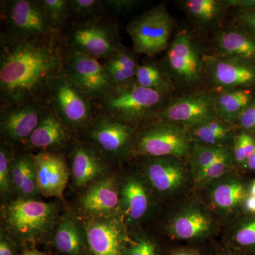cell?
<instances>
[{
    "mask_svg": "<svg viewBox=\"0 0 255 255\" xmlns=\"http://www.w3.org/2000/svg\"><path fill=\"white\" fill-rule=\"evenodd\" d=\"M65 55L58 34L25 39L1 36V107L47 102L50 87L64 73Z\"/></svg>",
    "mask_w": 255,
    "mask_h": 255,
    "instance_id": "obj_1",
    "label": "cell"
},
{
    "mask_svg": "<svg viewBox=\"0 0 255 255\" xmlns=\"http://www.w3.org/2000/svg\"><path fill=\"white\" fill-rule=\"evenodd\" d=\"M222 225L199 196L190 194L171 202L163 231L172 241L201 244L214 238Z\"/></svg>",
    "mask_w": 255,
    "mask_h": 255,
    "instance_id": "obj_2",
    "label": "cell"
},
{
    "mask_svg": "<svg viewBox=\"0 0 255 255\" xmlns=\"http://www.w3.org/2000/svg\"><path fill=\"white\" fill-rule=\"evenodd\" d=\"M167 95L145 88L136 82L113 86L95 104L100 114L109 116L133 127L143 121L157 118L165 107Z\"/></svg>",
    "mask_w": 255,
    "mask_h": 255,
    "instance_id": "obj_3",
    "label": "cell"
},
{
    "mask_svg": "<svg viewBox=\"0 0 255 255\" xmlns=\"http://www.w3.org/2000/svg\"><path fill=\"white\" fill-rule=\"evenodd\" d=\"M1 219L7 233L21 244L43 241L58 223V206L38 199L18 197L1 207Z\"/></svg>",
    "mask_w": 255,
    "mask_h": 255,
    "instance_id": "obj_4",
    "label": "cell"
},
{
    "mask_svg": "<svg viewBox=\"0 0 255 255\" xmlns=\"http://www.w3.org/2000/svg\"><path fill=\"white\" fill-rule=\"evenodd\" d=\"M141 173L156 198L173 202L191 194L194 182L187 159L143 157Z\"/></svg>",
    "mask_w": 255,
    "mask_h": 255,
    "instance_id": "obj_5",
    "label": "cell"
},
{
    "mask_svg": "<svg viewBox=\"0 0 255 255\" xmlns=\"http://www.w3.org/2000/svg\"><path fill=\"white\" fill-rule=\"evenodd\" d=\"M162 66L174 85L184 88L198 86L207 73L206 58L187 30L175 35Z\"/></svg>",
    "mask_w": 255,
    "mask_h": 255,
    "instance_id": "obj_6",
    "label": "cell"
},
{
    "mask_svg": "<svg viewBox=\"0 0 255 255\" xmlns=\"http://www.w3.org/2000/svg\"><path fill=\"white\" fill-rule=\"evenodd\" d=\"M192 143V138L186 128L157 120L137 132L134 152L142 157L187 159Z\"/></svg>",
    "mask_w": 255,
    "mask_h": 255,
    "instance_id": "obj_7",
    "label": "cell"
},
{
    "mask_svg": "<svg viewBox=\"0 0 255 255\" xmlns=\"http://www.w3.org/2000/svg\"><path fill=\"white\" fill-rule=\"evenodd\" d=\"M70 51L107 60L123 48L117 26L110 20L97 16L75 25L68 37Z\"/></svg>",
    "mask_w": 255,
    "mask_h": 255,
    "instance_id": "obj_8",
    "label": "cell"
},
{
    "mask_svg": "<svg viewBox=\"0 0 255 255\" xmlns=\"http://www.w3.org/2000/svg\"><path fill=\"white\" fill-rule=\"evenodd\" d=\"M47 102L70 130L86 128L95 117L93 102L63 73L50 87Z\"/></svg>",
    "mask_w": 255,
    "mask_h": 255,
    "instance_id": "obj_9",
    "label": "cell"
},
{
    "mask_svg": "<svg viewBox=\"0 0 255 255\" xmlns=\"http://www.w3.org/2000/svg\"><path fill=\"white\" fill-rule=\"evenodd\" d=\"M1 21L5 30L1 36L11 39L58 34L47 18L40 1L11 0L1 1Z\"/></svg>",
    "mask_w": 255,
    "mask_h": 255,
    "instance_id": "obj_10",
    "label": "cell"
},
{
    "mask_svg": "<svg viewBox=\"0 0 255 255\" xmlns=\"http://www.w3.org/2000/svg\"><path fill=\"white\" fill-rule=\"evenodd\" d=\"M85 129L90 145L100 155L121 160L134 152L137 133L132 126L99 114Z\"/></svg>",
    "mask_w": 255,
    "mask_h": 255,
    "instance_id": "obj_11",
    "label": "cell"
},
{
    "mask_svg": "<svg viewBox=\"0 0 255 255\" xmlns=\"http://www.w3.org/2000/svg\"><path fill=\"white\" fill-rule=\"evenodd\" d=\"M173 21L163 4L158 5L132 20L127 26L137 54L153 56L168 46Z\"/></svg>",
    "mask_w": 255,
    "mask_h": 255,
    "instance_id": "obj_12",
    "label": "cell"
},
{
    "mask_svg": "<svg viewBox=\"0 0 255 255\" xmlns=\"http://www.w3.org/2000/svg\"><path fill=\"white\" fill-rule=\"evenodd\" d=\"M195 191H198L196 195L223 225L234 219L249 195L246 184L234 171Z\"/></svg>",
    "mask_w": 255,
    "mask_h": 255,
    "instance_id": "obj_13",
    "label": "cell"
},
{
    "mask_svg": "<svg viewBox=\"0 0 255 255\" xmlns=\"http://www.w3.org/2000/svg\"><path fill=\"white\" fill-rule=\"evenodd\" d=\"M86 235L87 255H123L128 230L120 214L90 217L82 223Z\"/></svg>",
    "mask_w": 255,
    "mask_h": 255,
    "instance_id": "obj_14",
    "label": "cell"
},
{
    "mask_svg": "<svg viewBox=\"0 0 255 255\" xmlns=\"http://www.w3.org/2000/svg\"><path fill=\"white\" fill-rule=\"evenodd\" d=\"M120 214L128 228L140 226L153 213L156 196L141 172H132L120 182Z\"/></svg>",
    "mask_w": 255,
    "mask_h": 255,
    "instance_id": "obj_15",
    "label": "cell"
},
{
    "mask_svg": "<svg viewBox=\"0 0 255 255\" xmlns=\"http://www.w3.org/2000/svg\"><path fill=\"white\" fill-rule=\"evenodd\" d=\"M49 108L48 102L31 101L1 107L0 131L4 142H27Z\"/></svg>",
    "mask_w": 255,
    "mask_h": 255,
    "instance_id": "obj_16",
    "label": "cell"
},
{
    "mask_svg": "<svg viewBox=\"0 0 255 255\" xmlns=\"http://www.w3.org/2000/svg\"><path fill=\"white\" fill-rule=\"evenodd\" d=\"M64 73L88 96L100 100L113 87L103 64L98 59L70 51L65 53Z\"/></svg>",
    "mask_w": 255,
    "mask_h": 255,
    "instance_id": "obj_17",
    "label": "cell"
},
{
    "mask_svg": "<svg viewBox=\"0 0 255 255\" xmlns=\"http://www.w3.org/2000/svg\"><path fill=\"white\" fill-rule=\"evenodd\" d=\"M216 97L209 92H197L183 96L166 105L156 119L189 128L218 118Z\"/></svg>",
    "mask_w": 255,
    "mask_h": 255,
    "instance_id": "obj_18",
    "label": "cell"
},
{
    "mask_svg": "<svg viewBox=\"0 0 255 255\" xmlns=\"http://www.w3.org/2000/svg\"><path fill=\"white\" fill-rule=\"evenodd\" d=\"M33 158L40 195L62 199L70 174L63 156L55 152H39L33 155Z\"/></svg>",
    "mask_w": 255,
    "mask_h": 255,
    "instance_id": "obj_19",
    "label": "cell"
},
{
    "mask_svg": "<svg viewBox=\"0 0 255 255\" xmlns=\"http://www.w3.org/2000/svg\"><path fill=\"white\" fill-rule=\"evenodd\" d=\"M206 68L213 86L221 93L249 86L255 82V69L246 60L209 57Z\"/></svg>",
    "mask_w": 255,
    "mask_h": 255,
    "instance_id": "obj_20",
    "label": "cell"
},
{
    "mask_svg": "<svg viewBox=\"0 0 255 255\" xmlns=\"http://www.w3.org/2000/svg\"><path fill=\"white\" fill-rule=\"evenodd\" d=\"M120 182L104 176L89 187L80 198V207L90 217H107L120 214Z\"/></svg>",
    "mask_w": 255,
    "mask_h": 255,
    "instance_id": "obj_21",
    "label": "cell"
},
{
    "mask_svg": "<svg viewBox=\"0 0 255 255\" xmlns=\"http://www.w3.org/2000/svg\"><path fill=\"white\" fill-rule=\"evenodd\" d=\"M70 163V173L74 184L78 188L91 185L104 177L106 170L100 154L90 144H75Z\"/></svg>",
    "mask_w": 255,
    "mask_h": 255,
    "instance_id": "obj_22",
    "label": "cell"
},
{
    "mask_svg": "<svg viewBox=\"0 0 255 255\" xmlns=\"http://www.w3.org/2000/svg\"><path fill=\"white\" fill-rule=\"evenodd\" d=\"M70 131L71 130L49 105L39 125L26 142L30 147L41 150V152H52L51 150H58L68 143L70 140Z\"/></svg>",
    "mask_w": 255,
    "mask_h": 255,
    "instance_id": "obj_23",
    "label": "cell"
},
{
    "mask_svg": "<svg viewBox=\"0 0 255 255\" xmlns=\"http://www.w3.org/2000/svg\"><path fill=\"white\" fill-rule=\"evenodd\" d=\"M52 242L55 249L61 255H87L85 228L83 224L71 218L57 223Z\"/></svg>",
    "mask_w": 255,
    "mask_h": 255,
    "instance_id": "obj_24",
    "label": "cell"
},
{
    "mask_svg": "<svg viewBox=\"0 0 255 255\" xmlns=\"http://www.w3.org/2000/svg\"><path fill=\"white\" fill-rule=\"evenodd\" d=\"M218 56L243 60L255 59V40L236 28L224 30L216 38Z\"/></svg>",
    "mask_w": 255,
    "mask_h": 255,
    "instance_id": "obj_25",
    "label": "cell"
},
{
    "mask_svg": "<svg viewBox=\"0 0 255 255\" xmlns=\"http://www.w3.org/2000/svg\"><path fill=\"white\" fill-rule=\"evenodd\" d=\"M193 141L218 147H232L236 134L232 124L218 118L187 128Z\"/></svg>",
    "mask_w": 255,
    "mask_h": 255,
    "instance_id": "obj_26",
    "label": "cell"
},
{
    "mask_svg": "<svg viewBox=\"0 0 255 255\" xmlns=\"http://www.w3.org/2000/svg\"><path fill=\"white\" fill-rule=\"evenodd\" d=\"M12 189L18 197L25 199H38L40 194L36 183V170L33 155L20 154L13 159L11 170Z\"/></svg>",
    "mask_w": 255,
    "mask_h": 255,
    "instance_id": "obj_27",
    "label": "cell"
},
{
    "mask_svg": "<svg viewBox=\"0 0 255 255\" xmlns=\"http://www.w3.org/2000/svg\"><path fill=\"white\" fill-rule=\"evenodd\" d=\"M134 50L127 48L106 60L103 64L110 81L114 86L129 85L135 81V72L138 63Z\"/></svg>",
    "mask_w": 255,
    "mask_h": 255,
    "instance_id": "obj_28",
    "label": "cell"
},
{
    "mask_svg": "<svg viewBox=\"0 0 255 255\" xmlns=\"http://www.w3.org/2000/svg\"><path fill=\"white\" fill-rule=\"evenodd\" d=\"M253 93L245 89H238L220 93L216 97V109L218 117L226 123L238 122L240 116L253 105Z\"/></svg>",
    "mask_w": 255,
    "mask_h": 255,
    "instance_id": "obj_29",
    "label": "cell"
},
{
    "mask_svg": "<svg viewBox=\"0 0 255 255\" xmlns=\"http://www.w3.org/2000/svg\"><path fill=\"white\" fill-rule=\"evenodd\" d=\"M180 5L196 24L206 27L219 23L228 9L224 0H185Z\"/></svg>",
    "mask_w": 255,
    "mask_h": 255,
    "instance_id": "obj_30",
    "label": "cell"
},
{
    "mask_svg": "<svg viewBox=\"0 0 255 255\" xmlns=\"http://www.w3.org/2000/svg\"><path fill=\"white\" fill-rule=\"evenodd\" d=\"M135 82L140 86L168 96L174 89V85L162 66L155 63H145L137 65Z\"/></svg>",
    "mask_w": 255,
    "mask_h": 255,
    "instance_id": "obj_31",
    "label": "cell"
},
{
    "mask_svg": "<svg viewBox=\"0 0 255 255\" xmlns=\"http://www.w3.org/2000/svg\"><path fill=\"white\" fill-rule=\"evenodd\" d=\"M231 150L232 147H214L193 141L187 158L193 181L203 171Z\"/></svg>",
    "mask_w": 255,
    "mask_h": 255,
    "instance_id": "obj_32",
    "label": "cell"
},
{
    "mask_svg": "<svg viewBox=\"0 0 255 255\" xmlns=\"http://www.w3.org/2000/svg\"><path fill=\"white\" fill-rule=\"evenodd\" d=\"M225 244L236 249L255 248V216L228 223Z\"/></svg>",
    "mask_w": 255,
    "mask_h": 255,
    "instance_id": "obj_33",
    "label": "cell"
},
{
    "mask_svg": "<svg viewBox=\"0 0 255 255\" xmlns=\"http://www.w3.org/2000/svg\"><path fill=\"white\" fill-rule=\"evenodd\" d=\"M128 230V240L123 255H162L158 241L140 226Z\"/></svg>",
    "mask_w": 255,
    "mask_h": 255,
    "instance_id": "obj_34",
    "label": "cell"
},
{
    "mask_svg": "<svg viewBox=\"0 0 255 255\" xmlns=\"http://www.w3.org/2000/svg\"><path fill=\"white\" fill-rule=\"evenodd\" d=\"M235 162L232 150L207 167L194 179V189L216 180L234 171Z\"/></svg>",
    "mask_w": 255,
    "mask_h": 255,
    "instance_id": "obj_35",
    "label": "cell"
},
{
    "mask_svg": "<svg viewBox=\"0 0 255 255\" xmlns=\"http://www.w3.org/2000/svg\"><path fill=\"white\" fill-rule=\"evenodd\" d=\"M52 28L59 32L60 28L70 18L68 0H40Z\"/></svg>",
    "mask_w": 255,
    "mask_h": 255,
    "instance_id": "obj_36",
    "label": "cell"
},
{
    "mask_svg": "<svg viewBox=\"0 0 255 255\" xmlns=\"http://www.w3.org/2000/svg\"><path fill=\"white\" fill-rule=\"evenodd\" d=\"M14 155L9 144H1L0 147V193L1 197H6L13 190L11 170Z\"/></svg>",
    "mask_w": 255,
    "mask_h": 255,
    "instance_id": "obj_37",
    "label": "cell"
},
{
    "mask_svg": "<svg viewBox=\"0 0 255 255\" xmlns=\"http://www.w3.org/2000/svg\"><path fill=\"white\" fill-rule=\"evenodd\" d=\"M70 18H82V20L100 16L105 10L103 1L98 0H68Z\"/></svg>",
    "mask_w": 255,
    "mask_h": 255,
    "instance_id": "obj_38",
    "label": "cell"
},
{
    "mask_svg": "<svg viewBox=\"0 0 255 255\" xmlns=\"http://www.w3.org/2000/svg\"><path fill=\"white\" fill-rule=\"evenodd\" d=\"M255 151V142L251 135L246 132L236 135L232 147L235 164L244 167Z\"/></svg>",
    "mask_w": 255,
    "mask_h": 255,
    "instance_id": "obj_39",
    "label": "cell"
},
{
    "mask_svg": "<svg viewBox=\"0 0 255 255\" xmlns=\"http://www.w3.org/2000/svg\"><path fill=\"white\" fill-rule=\"evenodd\" d=\"M105 9L115 14H124L133 11L142 4L138 0H105L103 1Z\"/></svg>",
    "mask_w": 255,
    "mask_h": 255,
    "instance_id": "obj_40",
    "label": "cell"
},
{
    "mask_svg": "<svg viewBox=\"0 0 255 255\" xmlns=\"http://www.w3.org/2000/svg\"><path fill=\"white\" fill-rule=\"evenodd\" d=\"M164 255H214V251H209L199 244H188L173 248Z\"/></svg>",
    "mask_w": 255,
    "mask_h": 255,
    "instance_id": "obj_41",
    "label": "cell"
},
{
    "mask_svg": "<svg viewBox=\"0 0 255 255\" xmlns=\"http://www.w3.org/2000/svg\"><path fill=\"white\" fill-rule=\"evenodd\" d=\"M240 126L248 131H255V104L246 109L238 121Z\"/></svg>",
    "mask_w": 255,
    "mask_h": 255,
    "instance_id": "obj_42",
    "label": "cell"
},
{
    "mask_svg": "<svg viewBox=\"0 0 255 255\" xmlns=\"http://www.w3.org/2000/svg\"><path fill=\"white\" fill-rule=\"evenodd\" d=\"M0 255H18L16 242L2 231L0 235Z\"/></svg>",
    "mask_w": 255,
    "mask_h": 255,
    "instance_id": "obj_43",
    "label": "cell"
},
{
    "mask_svg": "<svg viewBox=\"0 0 255 255\" xmlns=\"http://www.w3.org/2000/svg\"><path fill=\"white\" fill-rule=\"evenodd\" d=\"M238 21L255 33V10L242 12L238 16Z\"/></svg>",
    "mask_w": 255,
    "mask_h": 255,
    "instance_id": "obj_44",
    "label": "cell"
},
{
    "mask_svg": "<svg viewBox=\"0 0 255 255\" xmlns=\"http://www.w3.org/2000/svg\"><path fill=\"white\" fill-rule=\"evenodd\" d=\"M225 4L228 8L233 7L241 8V9H248V8L255 7V1H244V0H225Z\"/></svg>",
    "mask_w": 255,
    "mask_h": 255,
    "instance_id": "obj_45",
    "label": "cell"
},
{
    "mask_svg": "<svg viewBox=\"0 0 255 255\" xmlns=\"http://www.w3.org/2000/svg\"><path fill=\"white\" fill-rule=\"evenodd\" d=\"M214 255H241L238 253V250L233 247L225 244L220 247L216 251L214 252Z\"/></svg>",
    "mask_w": 255,
    "mask_h": 255,
    "instance_id": "obj_46",
    "label": "cell"
},
{
    "mask_svg": "<svg viewBox=\"0 0 255 255\" xmlns=\"http://www.w3.org/2000/svg\"><path fill=\"white\" fill-rule=\"evenodd\" d=\"M243 209L248 214H255V196L249 194L247 196Z\"/></svg>",
    "mask_w": 255,
    "mask_h": 255,
    "instance_id": "obj_47",
    "label": "cell"
},
{
    "mask_svg": "<svg viewBox=\"0 0 255 255\" xmlns=\"http://www.w3.org/2000/svg\"><path fill=\"white\" fill-rule=\"evenodd\" d=\"M244 167L251 169V170L255 171V151L253 155L251 156V158L248 159Z\"/></svg>",
    "mask_w": 255,
    "mask_h": 255,
    "instance_id": "obj_48",
    "label": "cell"
},
{
    "mask_svg": "<svg viewBox=\"0 0 255 255\" xmlns=\"http://www.w3.org/2000/svg\"><path fill=\"white\" fill-rule=\"evenodd\" d=\"M20 255H48L46 253H42L35 249H26Z\"/></svg>",
    "mask_w": 255,
    "mask_h": 255,
    "instance_id": "obj_49",
    "label": "cell"
},
{
    "mask_svg": "<svg viewBox=\"0 0 255 255\" xmlns=\"http://www.w3.org/2000/svg\"><path fill=\"white\" fill-rule=\"evenodd\" d=\"M249 194L255 196V180L253 181L251 184V187L249 189Z\"/></svg>",
    "mask_w": 255,
    "mask_h": 255,
    "instance_id": "obj_50",
    "label": "cell"
}]
</instances>
